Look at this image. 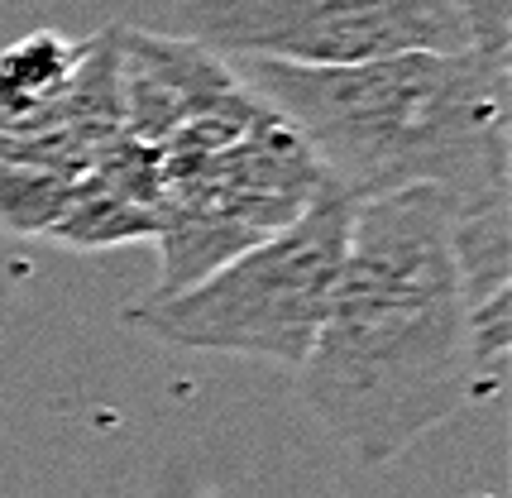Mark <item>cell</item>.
Wrapping results in <instances>:
<instances>
[{
	"instance_id": "obj_5",
	"label": "cell",
	"mask_w": 512,
	"mask_h": 498,
	"mask_svg": "<svg viewBox=\"0 0 512 498\" xmlns=\"http://www.w3.org/2000/svg\"><path fill=\"white\" fill-rule=\"evenodd\" d=\"M158 235V206H144L134 197H120L106 182L77 178L63 216L53 221L48 240L67 249H111L125 240H154Z\"/></svg>"
},
{
	"instance_id": "obj_1",
	"label": "cell",
	"mask_w": 512,
	"mask_h": 498,
	"mask_svg": "<svg viewBox=\"0 0 512 498\" xmlns=\"http://www.w3.org/2000/svg\"><path fill=\"white\" fill-rule=\"evenodd\" d=\"M450 221L455 206L436 187L355 202L297 393L359 465L398 460L479 403Z\"/></svg>"
},
{
	"instance_id": "obj_3",
	"label": "cell",
	"mask_w": 512,
	"mask_h": 498,
	"mask_svg": "<svg viewBox=\"0 0 512 498\" xmlns=\"http://www.w3.org/2000/svg\"><path fill=\"white\" fill-rule=\"evenodd\" d=\"M350 216V197H316L302 216L240 249L201 283L173 297H139L125 326L182 350L302 369L331 307Z\"/></svg>"
},
{
	"instance_id": "obj_4",
	"label": "cell",
	"mask_w": 512,
	"mask_h": 498,
	"mask_svg": "<svg viewBox=\"0 0 512 498\" xmlns=\"http://www.w3.org/2000/svg\"><path fill=\"white\" fill-rule=\"evenodd\" d=\"M178 29L230 63L288 68H359L474 48L455 0H182Z\"/></svg>"
},
{
	"instance_id": "obj_2",
	"label": "cell",
	"mask_w": 512,
	"mask_h": 498,
	"mask_svg": "<svg viewBox=\"0 0 512 498\" xmlns=\"http://www.w3.org/2000/svg\"><path fill=\"white\" fill-rule=\"evenodd\" d=\"M230 68L297 130L335 197L374 202L436 187L450 206H465L512 192L508 58L460 48L359 68H288L259 58Z\"/></svg>"
},
{
	"instance_id": "obj_7",
	"label": "cell",
	"mask_w": 512,
	"mask_h": 498,
	"mask_svg": "<svg viewBox=\"0 0 512 498\" xmlns=\"http://www.w3.org/2000/svg\"><path fill=\"white\" fill-rule=\"evenodd\" d=\"M460 20L469 29V44L479 53L493 58H508V39H512V0H455Z\"/></svg>"
},
{
	"instance_id": "obj_6",
	"label": "cell",
	"mask_w": 512,
	"mask_h": 498,
	"mask_svg": "<svg viewBox=\"0 0 512 498\" xmlns=\"http://www.w3.org/2000/svg\"><path fill=\"white\" fill-rule=\"evenodd\" d=\"M72 197V178L0 159V230L5 235H48Z\"/></svg>"
}]
</instances>
